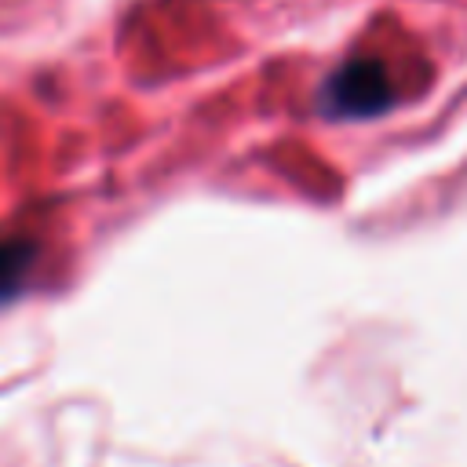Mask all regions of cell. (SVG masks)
Segmentation results:
<instances>
[{"mask_svg": "<svg viewBox=\"0 0 467 467\" xmlns=\"http://www.w3.org/2000/svg\"><path fill=\"white\" fill-rule=\"evenodd\" d=\"M398 102V84L390 69L372 55L343 58L317 91V109L328 120H368Z\"/></svg>", "mask_w": 467, "mask_h": 467, "instance_id": "6da1fadb", "label": "cell"}, {"mask_svg": "<svg viewBox=\"0 0 467 467\" xmlns=\"http://www.w3.org/2000/svg\"><path fill=\"white\" fill-rule=\"evenodd\" d=\"M36 241L22 237L15 230H0V306L26 292L33 266H36Z\"/></svg>", "mask_w": 467, "mask_h": 467, "instance_id": "7a4b0ae2", "label": "cell"}]
</instances>
